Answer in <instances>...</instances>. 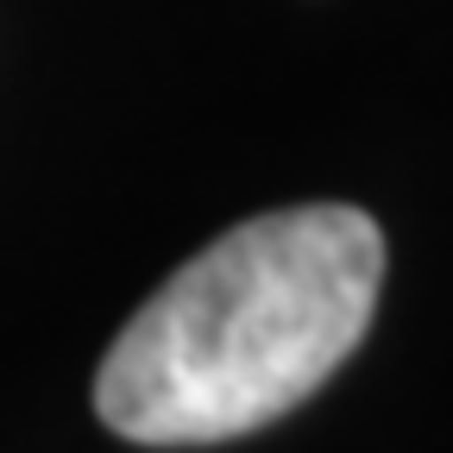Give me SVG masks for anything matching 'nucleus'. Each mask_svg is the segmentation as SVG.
I'll list each match as a JSON object with an SVG mask.
<instances>
[{"instance_id": "obj_1", "label": "nucleus", "mask_w": 453, "mask_h": 453, "mask_svg": "<svg viewBox=\"0 0 453 453\" xmlns=\"http://www.w3.org/2000/svg\"><path fill=\"white\" fill-rule=\"evenodd\" d=\"M378 290L384 234L365 208L303 202L252 214L120 327L95 372V410L133 447L252 434L347 365Z\"/></svg>"}]
</instances>
